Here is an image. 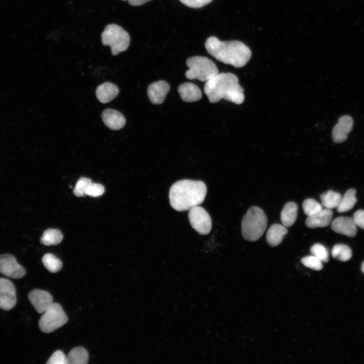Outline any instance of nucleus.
Masks as SVG:
<instances>
[{
  "label": "nucleus",
  "instance_id": "f257e3e1",
  "mask_svg": "<svg viewBox=\"0 0 364 364\" xmlns=\"http://www.w3.org/2000/svg\"><path fill=\"white\" fill-rule=\"evenodd\" d=\"M205 47L217 60L236 68L244 67L251 57L250 49L238 40L220 41L215 36H210L206 39Z\"/></svg>",
  "mask_w": 364,
  "mask_h": 364
},
{
  "label": "nucleus",
  "instance_id": "f03ea898",
  "mask_svg": "<svg viewBox=\"0 0 364 364\" xmlns=\"http://www.w3.org/2000/svg\"><path fill=\"white\" fill-rule=\"evenodd\" d=\"M204 91L209 102L215 103L224 99L236 104L245 99L244 89L236 75L232 73H218L206 81Z\"/></svg>",
  "mask_w": 364,
  "mask_h": 364
},
{
  "label": "nucleus",
  "instance_id": "7ed1b4c3",
  "mask_svg": "<svg viewBox=\"0 0 364 364\" xmlns=\"http://www.w3.org/2000/svg\"><path fill=\"white\" fill-rule=\"evenodd\" d=\"M207 188L201 180L182 179L174 183L169 193L171 206L178 211L189 210L203 203Z\"/></svg>",
  "mask_w": 364,
  "mask_h": 364
},
{
  "label": "nucleus",
  "instance_id": "20e7f679",
  "mask_svg": "<svg viewBox=\"0 0 364 364\" xmlns=\"http://www.w3.org/2000/svg\"><path fill=\"white\" fill-rule=\"evenodd\" d=\"M266 216L262 209L257 206L250 207L243 217L242 235L248 241L258 240L263 234L267 226Z\"/></svg>",
  "mask_w": 364,
  "mask_h": 364
},
{
  "label": "nucleus",
  "instance_id": "39448f33",
  "mask_svg": "<svg viewBox=\"0 0 364 364\" xmlns=\"http://www.w3.org/2000/svg\"><path fill=\"white\" fill-rule=\"evenodd\" d=\"M186 64L189 69L186 72V77L189 79H196L207 81L218 73L215 64L207 57L194 56L188 58Z\"/></svg>",
  "mask_w": 364,
  "mask_h": 364
},
{
  "label": "nucleus",
  "instance_id": "423d86ee",
  "mask_svg": "<svg viewBox=\"0 0 364 364\" xmlns=\"http://www.w3.org/2000/svg\"><path fill=\"white\" fill-rule=\"evenodd\" d=\"M103 45L110 46L111 53L115 56L125 51L130 43V36L121 26L111 24L107 25L101 34Z\"/></svg>",
  "mask_w": 364,
  "mask_h": 364
},
{
  "label": "nucleus",
  "instance_id": "0eeeda50",
  "mask_svg": "<svg viewBox=\"0 0 364 364\" xmlns=\"http://www.w3.org/2000/svg\"><path fill=\"white\" fill-rule=\"evenodd\" d=\"M43 313L38 325L40 330L46 333L54 332L65 325L68 321L62 306L57 303H53Z\"/></svg>",
  "mask_w": 364,
  "mask_h": 364
},
{
  "label": "nucleus",
  "instance_id": "6e6552de",
  "mask_svg": "<svg viewBox=\"0 0 364 364\" xmlns=\"http://www.w3.org/2000/svg\"><path fill=\"white\" fill-rule=\"evenodd\" d=\"M188 218L192 227L199 234L205 235L210 232L211 218L203 207L198 205L191 208L189 210Z\"/></svg>",
  "mask_w": 364,
  "mask_h": 364
},
{
  "label": "nucleus",
  "instance_id": "1a4fd4ad",
  "mask_svg": "<svg viewBox=\"0 0 364 364\" xmlns=\"http://www.w3.org/2000/svg\"><path fill=\"white\" fill-rule=\"evenodd\" d=\"M0 273L10 278L19 279L24 276L26 271L14 256L5 254L0 255Z\"/></svg>",
  "mask_w": 364,
  "mask_h": 364
},
{
  "label": "nucleus",
  "instance_id": "9d476101",
  "mask_svg": "<svg viewBox=\"0 0 364 364\" xmlns=\"http://www.w3.org/2000/svg\"><path fill=\"white\" fill-rule=\"evenodd\" d=\"M16 288L9 280L0 278V308L9 310L16 304Z\"/></svg>",
  "mask_w": 364,
  "mask_h": 364
},
{
  "label": "nucleus",
  "instance_id": "9b49d317",
  "mask_svg": "<svg viewBox=\"0 0 364 364\" xmlns=\"http://www.w3.org/2000/svg\"><path fill=\"white\" fill-rule=\"evenodd\" d=\"M28 297L29 301L39 313L44 312L53 303L52 296L44 290L33 289L29 293Z\"/></svg>",
  "mask_w": 364,
  "mask_h": 364
},
{
  "label": "nucleus",
  "instance_id": "f8f14e48",
  "mask_svg": "<svg viewBox=\"0 0 364 364\" xmlns=\"http://www.w3.org/2000/svg\"><path fill=\"white\" fill-rule=\"evenodd\" d=\"M331 229L337 233L354 237L357 231V225L353 218L346 216H339L331 222Z\"/></svg>",
  "mask_w": 364,
  "mask_h": 364
},
{
  "label": "nucleus",
  "instance_id": "ddd939ff",
  "mask_svg": "<svg viewBox=\"0 0 364 364\" xmlns=\"http://www.w3.org/2000/svg\"><path fill=\"white\" fill-rule=\"evenodd\" d=\"M170 90L169 84L159 80L150 84L147 89V94L151 102L155 105L162 104Z\"/></svg>",
  "mask_w": 364,
  "mask_h": 364
},
{
  "label": "nucleus",
  "instance_id": "4468645a",
  "mask_svg": "<svg viewBox=\"0 0 364 364\" xmlns=\"http://www.w3.org/2000/svg\"><path fill=\"white\" fill-rule=\"evenodd\" d=\"M102 119L105 125L112 130H119L126 123L121 113L112 109H106L102 113Z\"/></svg>",
  "mask_w": 364,
  "mask_h": 364
},
{
  "label": "nucleus",
  "instance_id": "2eb2a0df",
  "mask_svg": "<svg viewBox=\"0 0 364 364\" xmlns=\"http://www.w3.org/2000/svg\"><path fill=\"white\" fill-rule=\"evenodd\" d=\"M333 214L331 209H323L317 214L307 217L305 220V224L309 228L326 227L331 223Z\"/></svg>",
  "mask_w": 364,
  "mask_h": 364
},
{
  "label": "nucleus",
  "instance_id": "dca6fc26",
  "mask_svg": "<svg viewBox=\"0 0 364 364\" xmlns=\"http://www.w3.org/2000/svg\"><path fill=\"white\" fill-rule=\"evenodd\" d=\"M178 92L181 99L186 102H193L202 98V92L196 84L191 82H185L178 87Z\"/></svg>",
  "mask_w": 364,
  "mask_h": 364
},
{
  "label": "nucleus",
  "instance_id": "f3484780",
  "mask_svg": "<svg viewBox=\"0 0 364 364\" xmlns=\"http://www.w3.org/2000/svg\"><path fill=\"white\" fill-rule=\"evenodd\" d=\"M117 86L111 82H106L99 85L96 89V95L98 100L102 103H107L113 100L118 94Z\"/></svg>",
  "mask_w": 364,
  "mask_h": 364
},
{
  "label": "nucleus",
  "instance_id": "a211bd4d",
  "mask_svg": "<svg viewBox=\"0 0 364 364\" xmlns=\"http://www.w3.org/2000/svg\"><path fill=\"white\" fill-rule=\"evenodd\" d=\"M287 233V229L283 224H273L267 232L266 235V242L271 247L277 246L281 244L284 236Z\"/></svg>",
  "mask_w": 364,
  "mask_h": 364
},
{
  "label": "nucleus",
  "instance_id": "6ab92c4d",
  "mask_svg": "<svg viewBox=\"0 0 364 364\" xmlns=\"http://www.w3.org/2000/svg\"><path fill=\"white\" fill-rule=\"evenodd\" d=\"M298 206L294 202L286 203L281 213V220L285 226L290 227L295 222L298 212Z\"/></svg>",
  "mask_w": 364,
  "mask_h": 364
},
{
  "label": "nucleus",
  "instance_id": "aec40b11",
  "mask_svg": "<svg viewBox=\"0 0 364 364\" xmlns=\"http://www.w3.org/2000/svg\"><path fill=\"white\" fill-rule=\"evenodd\" d=\"M356 193V191L354 189H350L345 192L337 207L338 212L348 211L354 207L357 202Z\"/></svg>",
  "mask_w": 364,
  "mask_h": 364
},
{
  "label": "nucleus",
  "instance_id": "412c9836",
  "mask_svg": "<svg viewBox=\"0 0 364 364\" xmlns=\"http://www.w3.org/2000/svg\"><path fill=\"white\" fill-rule=\"evenodd\" d=\"M67 358L69 364H86L88 361V353L83 347H77L70 351Z\"/></svg>",
  "mask_w": 364,
  "mask_h": 364
},
{
  "label": "nucleus",
  "instance_id": "4be33fe9",
  "mask_svg": "<svg viewBox=\"0 0 364 364\" xmlns=\"http://www.w3.org/2000/svg\"><path fill=\"white\" fill-rule=\"evenodd\" d=\"M342 196L338 192L329 190L320 195L322 205L328 209L337 208L340 203Z\"/></svg>",
  "mask_w": 364,
  "mask_h": 364
},
{
  "label": "nucleus",
  "instance_id": "5701e85b",
  "mask_svg": "<svg viewBox=\"0 0 364 364\" xmlns=\"http://www.w3.org/2000/svg\"><path fill=\"white\" fill-rule=\"evenodd\" d=\"M63 237L60 230L49 229L43 232L40 238V242L46 246L56 245L62 241Z\"/></svg>",
  "mask_w": 364,
  "mask_h": 364
},
{
  "label": "nucleus",
  "instance_id": "b1692460",
  "mask_svg": "<svg viewBox=\"0 0 364 364\" xmlns=\"http://www.w3.org/2000/svg\"><path fill=\"white\" fill-rule=\"evenodd\" d=\"M333 257L341 261H347L352 257V251L346 245L337 244L335 245L332 249Z\"/></svg>",
  "mask_w": 364,
  "mask_h": 364
},
{
  "label": "nucleus",
  "instance_id": "393cba45",
  "mask_svg": "<svg viewBox=\"0 0 364 364\" xmlns=\"http://www.w3.org/2000/svg\"><path fill=\"white\" fill-rule=\"evenodd\" d=\"M41 260L44 267L51 272H57L62 268V261L53 254H46Z\"/></svg>",
  "mask_w": 364,
  "mask_h": 364
},
{
  "label": "nucleus",
  "instance_id": "a878e982",
  "mask_svg": "<svg viewBox=\"0 0 364 364\" xmlns=\"http://www.w3.org/2000/svg\"><path fill=\"white\" fill-rule=\"evenodd\" d=\"M302 208L307 217L316 214L323 209V206L312 198L306 199L303 201Z\"/></svg>",
  "mask_w": 364,
  "mask_h": 364
},
{
  "label": "nucleus",
  "instance_id": "bb28decb",
  "mask_svg": "<svg viewBox=\"0 0 364 364\" xmlns=\"http://www.w3.org/2000/svg\"><path fill=\"white\" fill-rule=\"evenodd\" d=\"M310 251L313 255L318 258L322 262L328 261V251L324 245L319 243L315 244L311 247Z\"/></svg>",
  "mask_w": 364,
  "mask_h": 364
},
{
  "label": "nucleus",
  "instance_id": "cd10ccee",
  "mask_svg": "<svg viewBox=\"0 0 364 364\" xmlns=\"http://www.w3.org/2000/svg\"><path fill=\"white\" fill-rule=\"evenodd\" d=\"M301 262L304 266L313 270H320L323 267L322 261L313 255L303 257Z\"/></svg>",
  "mask_w": 364,
  "mask_h": 364
},
{
  "label": "nucleus",
  "instance_id": "c85d7f7f",
  "mask_svg": "<svg viewBox=\"0 0 364 364\" xmlns=\"http://www.w3.org/2000/svg\"><path fill=\"white\" fill-rule=\"evenodd\" d=\"M92 183L91 179L88 178H80L77 181L73 190L74 194L77 197L83 196L86 189Z\"/></svg>",
  "mask_w": 364,
  "mask_h": 364
},
{
  "label": "nucleus",
  "instance_id": "c756f323",
  "mask_svg": "<svg viewBox=\"0 0 364 364\" xmlns=\"http://www.w3.org/2000/svg\"><path fill=\"white\" fill-rule=\"evenodd\" d=\"M105 192L104 186L98 183H92L86 189L85 195L92 197H99Z\"/></svg>",
  "mask_w": 364,
  "mask_h": 364
},
{
  "label": "nucleus",
  "instance_id": "7c9ffc66",
  "mask_svg": "<svg viewBox=\"0 0 364 364\" xmlns=\"http://www.w3.org/2000/svg\"><path fill=\"white\" fill-rule=\"evenodd\" d=\"M47 363L68 364L67 356H66L63 351L57 350L53 353L48 359Z\"/></svg>",
  "mask_w": 364,
  "mask_h": 364
},
{
  "label": "nucleus",
  "instance_id": "2f4dec72",
  "mask_svg": "<svg viewBox=\"0 0 364 364\" xmlns=\"http://www.w3.org/2000/svg\"><path fill=\"white\" fill-rule=\"evenodd\" d=\"M332 135L334 142L336 143H342L347 138V133L344 131L338 124L333 127Z\"/></svg>",
  "mask_w": 364,
  "mask_h": 364
},
{
  "label": "nucleus",
  "instance_id": "473e14b6",
  "mask_svg": "<svg viewBox=\"0 0 364 364\" xmlns=\"http://www.w3.org/2000/svg\"><path fill=\"white\" fill-rule=\"evenodd\" d=\"M337 124L344 131L348 133L352 128L353 120L351 116L344 115L339 118Z\"/></svg>",
  "mask_w": 364,
  "mask_h": 364
},
{
  "label": "nucleus",
  "instance_id": "72a5a7b5",
  "mask_svg": "<svg viewBox=\"0 0 364 364\" xmlns=\"http://www.w3.org/2000/svg\"><path fill=\"white\" fill-rule=\"evenodd\" d=\"M185 6L192 8H200L203 7L213 0H179Z\"/></svg>",
  "mask_w": 364,
  "mask_h": 364
},
{
  "label": "nucleus",
  "instance_id": "f704fd0d",
  "mask_svg": "<svg viewBox=\"0 0 364 364\" xmlns=\"http://www.w3.org/2000/svg\"><path fill=\"white\" fill-rule=\"evenodd\" d=\"M352 218L357 226L364 230V210H357L353 214Z\"/></svg>",
  "mask_w": 364,
  "mask_h": 364
},
{
  "label": "nucleus",
  "instance_id": "c9c22d12",
  "mask_svg": "<svg viewBox=\"0 0 364 364\" xmlns=\"http://www.w3.org/2000/svg\"><path fill=\"white\" fill-rule=\"evenodd\" d=\"M152 0H128L129 4L132 6H139Z\"/></svg>",
  "mask_w": 364,
  "mask_h": 364
},
{
  "label": "nucleus",
  "instance_id": "e433bc0d",
  "mask_svg": "<svg viewBox=\"0 0 364 364\" xmlns=\"http://www.w3.org/2000/svg\"><path fill=\"white\" fill-rule=\"evenodd\" d=\"M361 269L362 272L364 274V261L362 262L361 266Z\"/></svg>",
  "mask_w": 364,
  "mask_h": 364
},
{
  "label": "nucleus",
  "instance_id": "4c0bfd02",
  "mask_svg": "<svg viewBox=\"0 0 364 364\" xmlns=\"http://www.w3.org/2000/svg\"><path fill=\"white\" fill-rule=\"evenodd\" d=\"M122 1H128V0H122Z\"/></svg>",
  "mask_w": 364,
  "mask_h": 364
}]
</instances>
